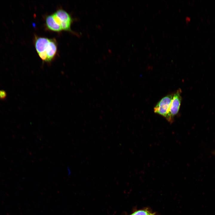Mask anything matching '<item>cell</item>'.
<instances>
[{"mask_svg":"<svg viewBox=\"0 0 215 215\" xmlns=\"http://www.w3.org/2000/svg\"><path fill=\"white\" fill-rule=\"evenodd\" d=\"M190 20V18L189 17H186V20L187 21H189Z\"/></svg>","mask_w":215,"mask_h":215,"instance_id":"cell-10","label":"cell"},{"mask_svg":"<svg viewBox=\"0 0 215 215\" xmlns=\"http://www.w3.org/2000/svg\"><path fill=\"white\" fill-rule=\"evenodd\" d=\"M181 92V89H179L173 94L169 109V114L173 119L179 110L182 101Z\"/></svg>","mask_w":215,"mask_h":215,"instance_id":"cell-3","label":"cell"},{"mask_svg":"<svg viewBox=\"0 0 215 215\" xmlns=\"http://www.w3.org/2000/svg\"><path fill=\"white\" fill-rule=\"evenodd\" d=\"M39 57L44 62H47V56L45 51L38 53Z\"/></svg>","mask_w":215,"mask_h":215,"instance_id":"cell-8","label":"cell"},{"mask_svg":"<svg viewBox=\"0 0 215 215\" xmlns=\"http://www.w3.org/2000/svg\"><path fill=\"white\" fill-rule=\"evenodd\" d=\"M154 213L148 209H144L136 211L130 215H151Z\"/></svg>","mask_w":215,"mask_h":215,"instance_id":"cell-7","label":"cell"},{"mask_svg":"<svg viewBox=\"0 0 215 215\" xmlns=\"http://www.w3.org/2000/svg\"><path fill=\"white\" fill-rule=\"evenodd\" d=\"M155 215V213H154V214H152V215Z\"/></svg>","mask_w":215,"mask_h":215,"instance_id":"cell-11","label":"cell"},{"mask_svg":"<svg viewBox=\"0 0 215 215\" xmlns=\"http://www.w3.org/2000/svg\"><path fill=\"white\" fill-rule=\"evenodd\" d=\"M56 23L63 29L71 26L72 19L70 15L63 10L59 9L52 14Z\"/></svg>","mask_w":215,"mask_h":215,"instance_id":"cell-2","label":"cell"},{"mask_svg":"<svg viewBox=\"0 0 215 215\" xmlns=\"http://www.w3.org/2000/svg\"><path fill=\"white\" fill-rule=\"evenodd\" d=\"M50 39L44 37L36 39L35 47L38 53L45 51Z\"/></svg>","mask_w":215,"mask_h":215,"instance_id":"cell-5","label":"cell"},{"mask_svg":"<svg viewBox=\"0 0 215 215\" xmlns=\"http://www.w3.org/2000/svg\"><path fill=\"white\" fill-rule=\"evenodd\" d=\"M46 24L48 28L51 31L59 32L62 30L60 26L55 20L52 15L46 17Z\"/></svg>","mask_w":215,"mask_h":215,"instance_id":"cell-6","label":"cell"},{"mask_svg":"<svg viewBox=\"0 0 215 215\" xmlns=\"http://www.w3.org/2000/svg\"><path fill=\"white\" fill-rule=\"evenodd\" d=\"M7 96V93L6 92L3 90H0V99L4 100L5 99Z\"/></svg>","mask_w":215,"mask_h":215,"instance_id":"cell-9","label":"cell"},{"mask_svg":"<svg viewBox=\"0 0 215 215\" xmlns=\"http://www.w3.org/2000/svg\"><path fill=\"white\" fill-rule=\"evenodd\" d=\"M173 94H170L162 98L154 108V112L164 117L169 122L173 119L169 114V109Z\"/></svg>","mask_w":215,"mask_h":215,"instance_id":"cell-1","label":"cell"},{"mask_svg":"<svg viewBox=\"0 0 215 215\" xmlns=\"http://www.w3.org/2000/svg\"><path fill=\"white\" fill-rule=\"evenodd\" d=\"M57 48L56 41L53 39H50L45 50L47 56V62L50 63L53 59L57 53Z\"/></svg>","mask_w":215,"mask_h":215,"instance_id":"cell-4","label":"cell"}]
</instances>
